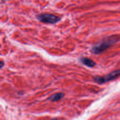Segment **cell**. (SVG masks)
Wrapping results in <instances>:
<instances>
[{"label": "cell", "mask_w": 120, "mask_h": 120, "mask_svg": "<svg viewBox=\"0 0 120 120\" xmlns=\"http://www.w3.org/2000/svg\"><path fill=\"white\" fill-rule=\"evenodd\" d=\"M118 41H119V38L118 36H109V37L103 39L99 43H97L96 45L94 46L93 47L91 52L94 54L98 55V54L101 53L105 50L107 49L111 45H114L115 43L118 42Z\"/></svg>", "instance_id": "1"}, {"label": "cell", "mask_w": 120, "mask_h": 120, "mask_svg": "<svg viewBox=\"0 0 120 120\" xmlns=\"http://www.w3.org/2000/svg\"><path fill=\"white\" fill-rule=\"evenodd\" d=\"M120 70H117L114 71H112V73H110L109 75L105 76H98L94 78V81L96 83H98V84H103V83H107L110 81H112L117 79L120 76Z\"/></svg>", "instance_id": "2"}, {"label": "cell", "mask_w": 120, "mask_h": 120, "mask_svg": "<svg viewBox=\"0 0 120 120\" xmlns=\"http://www.w3.org/2000/svg\"><path fill=\"white\" fill-rule=\"evenodd\" d=\"M38 19H39V21L43 22V23H50V24H54V23L59 21L60 19L58 16L53 15V14H41V15H38Z\"/></svg>", "instance_id": "3"}, {"label": "cell", "mask_w": 120, "mask_h": 120, "mask_svg": "<svg viewBox=\"0 0 120 120\" xmlns=\"http://www.w3.org/2000/svg\"><path fill=\"white\" fill-rule=\"evenodd\" d=\"M80 62L83 64H84V65L87 66L89 67V68H93V67L95 66L96 64L95 62H94L93 60L87 58V57H83V58H81Z\"/></svg>", "instance_id": "4"}, {"label": "cell", "mask_w": 120, "mask_h": 120, "mask_svg": "<svg viewBox=\"0 0 120 120\" xmlns=\"http://www.w3.org/2000/svg\"><path fill=\"white\" fill-rule=\"evenodd\" d=\"M64 96V94L63 93H56L52 95L51 97H49V99L50 100L52 101H59L60 100L62 99Z\"/></svg>", "instance_id": "5"}, {"label": "cell", "mask_w": 120, "mask_h": 120, "mask_svg": "<svg viewBox=\"0 0 120 120\" xmlns=\"http://www.w3.org/2000/svg\"><path fill=\"white\" fill-rule=\"evenodd\" d=\"M4 62L0 60V69L2 68V67L4 66Z\"/></svg>", "instance_id": "6"}, {"label": "cell", "mask_w": 120, "mask_h": 120, "mask_svg": "<svg viewBox=\"0 0 120 120\" xmlns=\"http://www.w3.org/2000/svg\"><path fill=\"white\" fill-rule=\"evenodd\" d=\"M57 120V119H56V118H55V119H52V120Z\"/></svg>", "instance_id": "7"}]
</instances>
